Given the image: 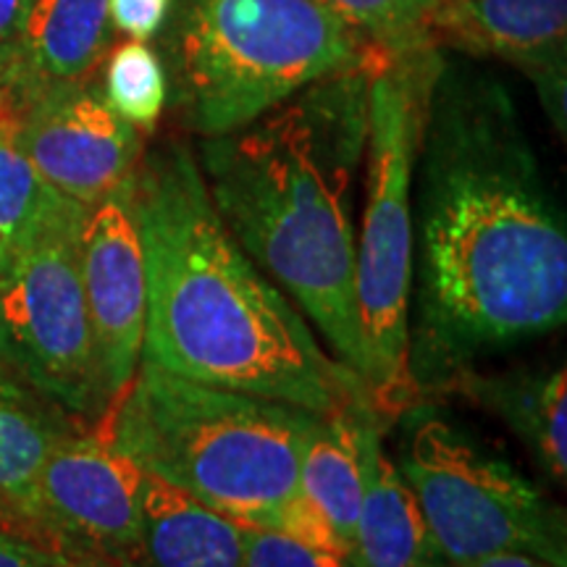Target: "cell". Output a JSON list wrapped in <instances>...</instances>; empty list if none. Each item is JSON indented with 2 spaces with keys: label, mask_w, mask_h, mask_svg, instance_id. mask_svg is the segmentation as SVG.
I'll use <instances>...</instances> for the list:
<instances>
[{
  "label": "cell",
  "mask_w": 567,
  "mask_h": 567,
  "mask_svg": "<svg viewBox=\"0 0 567 567\" xmlns=\"http://www.w3.org/2000/svg\"><path fill=\"white\" fill-rule=\"evenodd\" d=\"M0 567H82V565L48 555V551L32 547V544L19 542V538L0 536Z\"/></svg>",
  "instance_id": "d4e9b609"
},
{
  "label": "cell",
  "mask_w": 567,
  "mask_h": 567,
  "mask_svg": "<svg viewBox=\"0 0 567 567\" xmlns=\"http://www.w3.org/2000/svg\"><path fill=\"white\" fill-rule=\"evenodd\" d=\"M111 0H32L0 90L21 111L34 92L90 80L111 53Z\"/></svg>",
  "instance_id": "5bb4252c"
},
{
  "label": "cell",
  "mask_w": 567,
  "mask_h": 567,
  "mask_svg": "<svg viewBox=\"0 0 567 567\" xmlns=\"http://www.w3.org/2000/svg\"><path fill=\"white\" fill-rule=\"evenodd\" d=\"M429 40L526 71L551 122L565 130L567 0H436Z\"/></svg>",
  "instance_id": "7c38bea8"
},
{
  "label": "cell",
  "mask_w": 567,
  "mask_h": 567,
  "mask_svg": "<svg viewBox=\"0 0 567 567\" xmlns=\"http://www.w3.org/2000/svg\"><path fill=\"white\" fill-rule=\"evenodd\" d=\"M174 0H111V21L130 40H151L166 24Z\"/></svg>",
  "instance_id": "cb8c5ba5"
},
{
  "label": "cell",
  "mask_w": 567,
  "mask_h": 567,
  "mask_svg": "<svg viewBox=\"0 0 567 567\" xmlns=\"http://www.w3.org/2000/svg\"><path fill=\"white\" fill-rule=\"evenodd\" d=\"M442 567H563L549 563V559L526 555V551H496V555H486L471 563H457V565H442Z\"/></svg>",
  "instance_id": "4316f807"
},
{
  "label": "cell",
  "mask_w": 567,
  "mask_h": 567,
  "mask_svg": "<svg viewBox=\"0 0 567 567\" xmlns=\"http://www.w3.org/2000/svg\"><path fill=\"white\" fill-rule=\"evenodd\" d=\"M0 536L19 538V542L30 538V520H27L24 509L17 499H9L3 494H0Z\"/></svg>",
  "instance_id": "83f0119b"
},
{
  "label": "cell",
  "mask_w": 567,
  "mask_h": 567,
  "mask_svg": "<svg viewBox=\"0 0 567 567\" xmlns=\"http://www.w3.org/2000/svg\"><path fill=\"white\" fill-rule=\"evenodd\" d=\"M84 205L66 200L0 271V360L95 429L111 413L82 289Z\"/></svg>",
  "instance_id": "ba28073f"
},
{
  "label": "cell",
  "mask_w": 567,
  "mask_h": 567,
  "mask_svg": "<svg viewBox=\"0 0 567 567\" xmlns=\"http://www.w3.org/2000/svg\"><path fill=\"white\" fill-rule=\"evenodd\" d=\"M439 63L436 48L389 55L373 74L368 101V200L354 255V292L365 352L363 381L384 423L417 402L408 368L413 174Z\"/></svg>",
  "instance_id": "8992f818"
},
{
  "label": "cell",
  "mask_w": 567,
  "mask_h": 567,
  "mask_svg": "<svg viewBox=\"0 0 567 567\" xmlns=\"http://www.w3.org/2000/svg\"><path fill=\"white\" fill-rule=\"evenodd\" d=\"M239 567H352L337 551L308 547L268 528H245V551Z\"/></svg>",
  "instance_id": "7402d4cb"
},
{
  "label": "cell",
  "mask_w": 567,
  "mask_h": 567,
  "mask_svg": "<svg viewBox=\"0 0 567 567\" xmlns=\"http://www.w3.org/2000/svg\"><path fill=\"white\" fill-rule=\"evenodd\" d=\"M268 530H279V534L297 538V542L308 544V547L337 551V555L347 557L342 538L337 536V530L331 528V523L326 520V517L318 513V509L310 505L300 492H295L292 499L276 513L271 528Z\"/></svg>",
  "instance_id": "603a6c76"
},
{
  "label": "cell",
  "mask_w": 567,
  "mask_h": 567,
  "mask_svg": "<svg viewBox=\"0 0 567 567\" xmlns=\"http://www.w3.org/2000/svg\"><path fill=\"white\" fill-rule=\"evenodd\" d=\"M82 567H84V565H82Z\"/></svg>",
  "instance_id": "f1b7e54d"
},
{
  "label": "cell",
  "mask_w": 567,
  "mask_h": 567,
  "mask_svg": "<svg viewBox=\"0 0 567 567\" xmlns=\"http://www.w3.org/2000/svg\"><path fill=\"white\" fill-rule=\"evenodd\" d=\"M323 415L142 363L97 425L147 476L243 528H271Z\"/></svg>",
  "instance_id": "277c9868"
},
{
  "label": "cell",
  "mask_w": 567,
  "mask_h": 567,
  "mask_svg": "<svg viewBox=\"0 0 567 567\" xmlns=\"http://www.w3.org/2000/svg\"><path fill=\"white\" fill-rule=\"evenodd\" d=\"M465 396L467 402L499 417L523 446L536 457L544 473L565 486L567 478V373L557 368H509V371L457 373L444 394Z\"/></svg>",
  "instance_id": "9a60e30c"
},
{
  "label": "cell",
  "mask_w": 567,
  "mask_h": 567,
  "mask_svg": "<svg viewBox=\"0 0 567 567\" xmlns=\"http://www.w3.org/2000/svg\"><path fill=\"white\" fill-rule=\"evenodd\" d=\"M245 528L147 476L137 538L116 567H239Z\"/></svg>",
  "instance_id": "2e32d148"
},
{
  "label": "cell",
  "mask_w": 567,
  "mask_h": 567,
  "mask_svg": "<svg viewBox=\"0 0 567 567\" xmlns=\"http://www.w3.org/2000/svg\"><path fill=\"white\" fill-rule=\"evenodd\" d=\"M105 101L134 130L151 134L168 101L166 66L145 40H126L105 55Z\"/></svg>",
  "instance_id": "ffe728a7"
},
{
  "label": "cell",
  "mask_w": 567,
  "mask_h": 567,
  "mask_svg": "<svg viewBox=\"0 0 567 567\" xmlns=\"http://www.w3.org/2000/svg\"><path fill=\"white\" fill-rule=\"evenodd\" d=\"M371 45L386 53L434 48L429 40V17L436 0H321Z\"/></svg>",
  "instance_id": "44dd1931"
},
{
  "label": "cell",
  "mask_w": 567,
  "mask_h": 567,
  "mask_svg": "<svg viewBox=\"0 0 567 567\" xmlns=\"http://www.w3.org/2000/svg\"><path fill=\"white\" fill-rule=\"evenodd\" d=\"M375 48L258 122L200 137L197 166L231 237L308 318L331 358L363 379L354 292V179L365 161ZM365 384V381H363Z\"/></svg>",
  "instance_id": "3957f363"
},
{
  "label": "cell",
  "mask_w": 567,
  "mask_h": 567,
  "mask_svg": "<svg viewBox=\"0 0 567 567\" xmlns=\"http://www.w3.org/2000/svg\"><path fill=\"white\" fill-rule=\"evenodd\" d=\"M413 189L408 368L429 402L488 354L565 326L567 229L513 92L444 59Z\"/></svg>",
  "instance_id": "6da1fadb"
},
{
  "label": "cell",
  "mask_w": 567,
  "mask_h": 567,
  "mask_svg": "<svg viewBox=\"0 0 567 567\" xmlns=\"http://www.w3.org/2000/svg\"><path fill=\"white\" fill-rule=\"evenodd\" d=\"M172 9L163 38L168 95L200 137L258 122L379 48L321 0H174Z\"/></svg>",
  "instance_id": "5b68a950"
},
{
  "label": "cell",
  "mask_w": 567,
  "mask_h": 567,
  "mask_svg": "<svg viewBox=\"0 0 567 567\" xmlns=\"http://www.w3.org/2000/svg\"><path fill=\"white\" fill-rule=\"evenodd\" d=\"M82 429L0 360V494L24 499L48 455Z\"/></svg>",
  "instance_id": "ac0fdd59"
},
{
  "label": "cell",
  "mask_w": 567,
  "mask_h": 567,
  "mask_svg": "<svg viewBox=\"0 0 567 567\" xmlns=\"http://www.w3.org/2000/svg\"><path fill=\"white\" fill-rule=\"evenodd\" d=\"M13 137L34 172L84 208L124 187L145 153L142 132L90 80L53 84L27 97Z\"/></svg>",
  "instance_id": "30bf717a"
},
{
  "label": "cell",
  "mask_w": 567,
  "mask_h": 567,
  "mask_svg": "<svg viewBox=\"0 0 567 567\" xmlns=\"http://www.w3.org/2000/svg\"><path fill=\"white\" fill-rule=\"evenodd\" d=\"M394 421L392 460L446 565L526 551L567 567L563 507L526 473L431 402H413Z\"/></svg>",
  "instance_id": "52a82bcc"
},
{
  "label": "cell",
  "mask_w": 567,
  "mask_h": 567,
  "mask_svg": "<svg viewBox=\"0 0 567 567\" xmlns=\"http://www.w3.org/2000/svg\"><path fill=\"white\" fill-rule=\"evenodd\" d=\"M384 417L373 402L360 408L363 496L350 547L352 567H442L415 494L384 450Z\"/></svg>",
  "instance_id": "4fadbf2b"
},
{
  "label": "cell",
  "mask_w": 567,
  "mask_h": 567,
  "mask_svg": "<svg viewBox=\"0 0 567 567\" xmlns=\"http://www.w3.org/2000/svg\"><path fill=\"white\" fill-rule=\"evenodd\" d=\"M32 0H0V76L13 59V48H17L21 24H24Z\"/></svg>",
  "instance_id": "484cf974"
},
{
  "label": "cell",
  "mask_w": 567,
  "mask_h": 567,
  "mask_svg": "<svg viewBox=\"0 0 567 567\" xmlns=\"http://www.w3.org/2000/svg\"><path fill=\"white\" fill-rule=\"evenodd\" d=\"M371 396L323 415L310 436L297 473V492L321 513L342 538L347 559L354 536V523L363 496V463H360V408Z\"/></svg>",
  "instance_id": "e0dca14e"
},
{
  "label": "cell",
  "mask_w": 567,
  "mask_h": 567,
  "mask_svg": "<svg viewBox=\"0 0 567 567\" xmlns=\"http://www.w3.org/2000/svg\"><path fill=\"white\" fill-rule=\"evenodd\" d=\"M13 132L11 126H0V271L71 200L34 172Z\"/></svg>",
  "instance_id": "d6986e66"
},
{
  "label": "cell",
  "mask_w": 567,
  "mask_h": 567,
  "mask_svg": "<svg viewBox=\"0 0 567 567\" xmlns=\"http://www.w3.org/2000/svg\"><path fill=\"white\" fill-rule=\"evenodd\" d=\"M145 473L103 429L63 439L19 502L51 555L90 567H116L142 520Z\"/></svg>",
  "instance_id": "9c48e42d"
},
{
  "label": "cell",
  "mask_w": 567,
  "mask_h": 567,
  "mask_svg": "<svg viewBox=\"0 0 567 567\" xmlns=\"http://www.w3.org/2000/svg\"><path fill=\"white\" fill-rule=\"evenodd\" d=\"M132 189L147 276L142 363L318 415L371 396L231 237L187 142L142 153Z\"/></svg>",
  "instance_id": "7a4b0ae2"
},
{
  "label": "cell",
  "mask_w": 567,
  "mask_h": 567,
  "mask_svg": "<svg viewBox=\"0 0 567 567\" xmlns=\"http://www.w3.org/2000/svg\"><path fill=\"white\" fill-rule=\"evenodd\" d=\"M132 184L134 176L92 205L80 245L82 289L111 405L132 384L145 342L147 276Z\"/></svg>",
  "instance_id": "8fae6325"
}]
</instances>
